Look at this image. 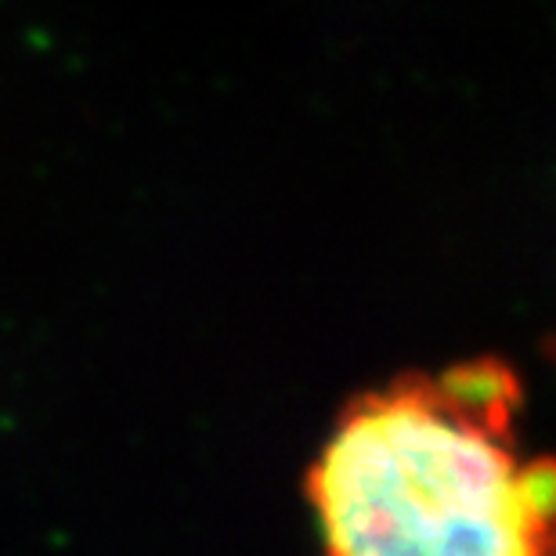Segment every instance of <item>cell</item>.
Wrapping results in <instances>:
<instances>
[{
	"label": "cell",
	"instance_id": "cell-1",
	"mask_svg": "<svg viewBox=\"0 0 556 556\" xmlns=\"http://www.w3.org/2000/svg\"><path fill=\"white\" fill-rule=\"evenodd\" d=\"M525 383L503 358L351 397L307 470L329 553H556V459L520 433Z\"/></svg>",
	"mask_w": 556,
	"mask_h": 556
}]
</instances>
